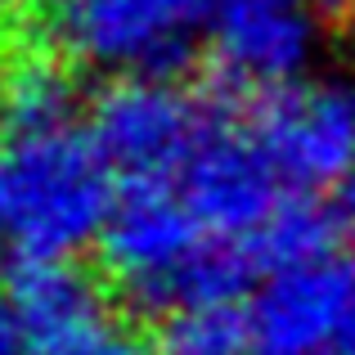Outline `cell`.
Here are the masks:
<instances>
[{"mask_svg":"<svg viewBox=\"0 0 355 355\" xmlns=\"http://www.w3.org/2000/svg\"><path fill=\"white\" fill-rule=\"evenodd\" d=\"M306 5H347V0H306Z\"/></svg>","mask_w":355,"mask_h":355,"instance_id":"cell-15","label":"cell"},{"mask_svg":"<svg viewBox=\"0 0 355 355\" xmlns=\"http://www.w3.org/2000/svg\"><path fill=\"white\" fill-rule=\"evenodd\" d=\"M248 126L293 193L342 184L355 166V77H302L270 90Z\"/></svg>","mask_w":355,"mask_h":355,"instance_id":"cell-6","label":"cell"},{"mask_svg":"<svg viewBox=\"0 0 355 355\" xmlns=\"http://www.w3.org/2000/svg\"><path fill=\"white\" fill-rule=\"evenodd\" d=\"M355 311V257L329 248L320 257L266 275L252 306L257 351L270 355H333Z\"/></svg>","mask_w":355,"mask_h":355,"instance_id":"cell-7","label":"cell"},{"mask_svg":"<svg viewBox=\"0 0 355 355\" xmlns=\"http://www.w3.org/2000/svg\"><path fill=\"white\" fill-rule=\"evenodd\" d=\"M117 198L113 166L77 121L9 130L0 148V243L18 266H63L104 243Z\"/></svg>","mask_w":355,"mask_h":355,"instance_id":"cell-1","label":"cell"},{"mask_svg":"<svg viewBox=\"0 0 355 355\" xmlns=\"http://www.w3.org/2000/svg\"><path fill=\"white\" fill-rule=\"evenodd\" d=\"M171 184L211 239L243 252L261 275H275L284 220L306 193L284 184L248 121H234L225 108H216L207 135Z\"/></svg>","mask_w":355,"mask_h":355,"instance_id":"cell-3","label":"cell"},{"mask_svg":"<svg viewBox=\"0 0 355 355\" xmlns=\"http://www.w3.org/2000/svg\"><path fill=\"white\" fill-rule=\"evenodd\" d=\"M9 311L18 315L36 355H148V347L113 315L81 270L18 266L9 284Z\"/></svg>","mask_w":355,"mask_h":355,"instance_id":"cell-9","label":"cell"},{"mask_svg":"<svg viewBox=\"0 0 355 355\" xmlns=\"http://www.w3.org/2000/svg\"><path fill=\"white\" fill-rule=\"evenodd\" d=\"M252 315H243L234 302H202L166 311L148 355H252Z\"/></svg>","mask_w":355,"mask_h":355,"instance_id":"cell-11","label":"cell"},{"mask_svg":"<svg viewBox=\"0 0 355 355\" xmlns=\"http://www.w3.org/2000/svg\"><path fill=\"white\" fill-rule=\"evenodd\" d=\"M252 355H270V351H252Z\"/></svg>","mask_w":355,"mask_h":355,"instance_id":"cell-17","label":"cell"},{"mask_svg":"<svg viewBox=\"0 0 355 355\" xmlns=\"http://www.w3.org/2000/svg\"><path fill=\"white\" fill-rule=\"evenodd\" d=\"M220 0H50L45 36L81 68L171 77L211 27Z\"/></svg>","mask_w":355,"mask_h":355,"instance_id":"cell-4","label":"cell"},{"mask_svg":"<svg viewBox=\"0 0 355 355\" xmlns=\"http://www.w3.org/2000/svg\"><path fill=\"white\" fill-rule=\"evenodd\" d=\"M216 104L180 90L171 77H117L90 108L104 162L126 184H166L207 135Z\"/></svg>","mask_w":355,"mask_h":355,"instance_id":"cell-5","label":"cell"},{"mask_svg":"<svg viewBox=\"0 0 355 355\" xmlns=\"http://www.w3.org/2000/svg\"><path fill=\"white\" fill-rule=\"evenodd\" d=\"M320 27L306 0H220L211 50L225 90H284L306 77Z\"/></svg>","mask_w":355,"mask_h":355,"instance_id":"cell-8","label":"cell"},{"mask_svg":"<svg viewBox=\"0 0 355 355\" xmlns=\"http://www.w3.org/2000/svg\"><path fill=\"white\" fill-rule=\"evenodd\" d=\"M338 198H342V220L355 225V166L347 171V180L338 184Z\"/></svg>","mask_w":355,"mask_h":355,"instance_id":"cell-13","label":"cell"},{"mask_svg":"<svg viewBox=\"0 0 355 355\" xmlns=\"http://www.w3.org/2000/svg\"><path fill=\"white\" fill-rule=\"evenodd\" d=\"M347 18H351V27H355V0H347Z\"/></svg>","mask_w":355,"mask_h":355,"instance_id":"cell-16","label":"cell"},{"mask_svg":"<svg viewBox=\"0 0 355 355\" xmlns=\"http://www.w3.org/2000/svg\"><path fill=\"white\" fill-rule=\"evenodd\" d=\"M0 355H36L32 338L23 333V324H18V315L9 306H0Z\"/></svg>","mask_w":355,"mask_h":355,"instance_id":"cell-12","label":"cell"},{"mask_svg":"<svg viewBox=\"0 0 355 355\" xmlns=\"http://www.w3.org/2000/svg\"><path fill=\"white\" fill-rule=\"evenodd\" d=\"M5 121L9 130H36V126H59L77 121V86L68 77V63L54 54H41V45L14 54L5 63Z\"/></svg>","mask_w":355,"mask_h":355,"instance_id":"cell-10","label":"cell"},{"mask_svg":"<svg viewBox=\"0 0 355 355\" xmlns=\"http://www.w3.org/2000/svg\"><path fill=\"white\" fill-rule=\"evenodd\" d=\"M99 248L117 288L162 315L202 302H234L261 275L243 252L202 230L171 180L126 184Z\"/></svg>","mask_w":355,"mask_h":355,"instance_id":"cell-2","label":"cell"},{"mask_svg":"<svg viewBox=\"0 0 355 355\" xmlns=\"http://www.w3.org/2000/svg\"><path fill=\"white\" fill-rule=\"evenodd\" d=\"M0 121H5V72H0Z\"/></svg>","mask_w":355,"mask_h":355,"instance_id":"cell-14","label":"cell"}]
</instances>
